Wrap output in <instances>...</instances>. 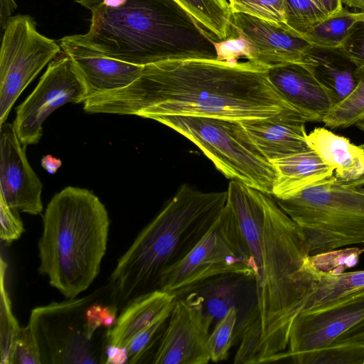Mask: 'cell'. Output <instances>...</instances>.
Listing matches in <instances>:
<instances>
[{"label": "cell", "instance_id": "24", "mask_svg": "<svg viewBox=\"0 0 364 364\" xmlns=\"http://www.w3.org/2000/svg\"><path fill=\"white\" fill-rule=\"evenodd\" d=\"M218 41L231 36L232 12L216 0H176Z\"/></svg>", "mask_w": 364, "mask_h": 364}, {"label": "cell", "instance_id": "29", "mask_svg": "<svg viewBox=\"0 0 364 364\" xmlns=\"http://www.w3.org/2000/svg\"><path fill=\"white\" fill-rule=\"evenodd\" d=\"M363 252V247L338 248L311 255L309 260L316 270L336 275L355 267Z\"/></svg>", "mask_w": 364, "mask_h": 364}, {"label": "cell", "instance_id": "34", "mask_svg": "<svg viewBox=\"0 0 364 364\" xmlns=\"http://www.w3.org/2000/svg\"><path fill=\"white\" fill-rule=\"evenodd\" d=\"M12 364H41L38 347L28 323L21 327Z\"/></svg>", "mask_w": 364, "mask_h": 364}, {"label": "cell", "instance_id": "6", "mask_svg": "<svg viewBox=\"0 0 364 364\" xmlns=\"http://www.w3.org/2000/svg\"><path fill=\"white\" fill-rule=\"evenodd\" d=\"M274 200L301 229L310 255L364 242V191L343 184L335 175Z\"/></svg>", "mask_w": 364, "mask_h": 364}, {"label": "cell", "instance_id": "44", "mask_svg": "<svg viewBox=\"0 0 364 364\" xmlns=\"http://www.w3.org/2000/svg\"><path fill=\"white\" fill-rule=\"evenodd\" d=\"M223 8L230 11L228 0H216Z\"/></svg>", "mask_w": 364, "mask_h": 364}, {"label": "cell", "instance_id": "9", "mask_svg": "<svg viewBox=\"0 0 364 364\" xmlns=\"http://www.w3.org/2000/svg\"><path fill=\"white\" fill-rule=\"evenodd\" d=\"M226 274L254 277L228 200L206 235L183 259L163 273L158 289L177 295L210 279Z\"/></svg>", "mask_w": 364, "mask_h": 364}, {"label": "cell", "instance_id": "19", "mask_svg": "<svg viewBox=\"0 0 364 364\" xmlns=\"http://www.w3.org/2000/svg\"><path fill=\"white\" fill-rule=\"evenodd\" d=\"M271 163L276 173L272 196L277 199L290 198L334 175L333 168L311 149L293 154Z\"/></svg>", "mask_w": 364, "mask_h": 364}, {"label": "cell", "instance_id": "10", "mask_svg": "<svg viewBox=\"0 0 364 364\" xmlns=\"http://www.w3.org/2000/svg\"><path fill=\"white\" fill-rule=\"evenodd\" d=\"M60 50L54 40L37 31L29 15L7 20L0 50V125L21 92Z\"/></svg>", "mask_w": 364, "mask_h": 364}, {"label": "cell", "instance_id": "1", "mask_svg": "<svg viewBox=\"0 0 364 364\" xmlns=\"http://www.w3.org/2000/svg\"><path fill=\"white\" fill-rule=\"evenodd\" d=\"M83 109L152 119L193 116L243 121L284 112L301 115L272 85L268 68L248 60L208 59L145 65L132 83L87 98Z\"/></svg>", "mask_w": 364, "mask_h": 364}, {"label": "cell", "instance_id": "2", "mask_svg": "<svg viewBox=\"0 0 364 364\" xmlns=\"http://www.w3.org/2000/svg\"><path fill=\"white\" fill-rule=\"evenodd\" d=\"M240 245L254 272L259 329L256 363L280 360L294 319L309 306L319 272L306 238L274 198L236 181L228 187Z\"/></svg>", "mask_w": 364, "mask_h": 364}, {"label": "cell", "instance_id": "41", "mask_svg": "<svg viewBox=\"0 0 364 364\" xmlns=\"http://www.w3.org/2000/svg\"><path fill=\"white\" fill-rule=\"evenodd\" d=\"M61 165V161L51 155L44 156L41 159L42 167L51 174L55 173Z\"/></svg>", "mask_w": 364, "mask_h": 364}, {"label": "cell", "instance_id": "15", "mask_svg": "<svg viewBox=\"0 0 364 364\" xmlns=\"http://www.w3.org/2000/svg\"><path fill=\"white\" fill-rule=\"evenodd\" d=\"M14 124L0 129V197L18 212L40 215L43 212L42 184L26 155Z\"/></svg>", "mask_w": 364, "mask_h": 364}, {"label": "cell", "instance_id": "37", "mask_svg": "<svg viewBox=\"0 0 364 364\" xmlns=\"http://www.w3.org/2000/svg\"><path fill=\"white\" fill-rule=\"evenodd\" d=\"M129 361L128 352L126 348H120L106 345L105 363L123 364Z\"/></svg>", "mask_w": 364, "mask_h": 364}, {"label": "cell", "instance_id": "42", "mask_svg": "<svg viewBox=\"0 0 364 364\" xmlns=\"http://www.w3.org/2000/svg\"><path fill=\"white\" fill-rule=\"evenodd\" d=\"M343 4L352 8L359 9L360 12H364V0H341Z\"/></svg>", "mask_w": 364, "mask_h": 364}, {"label": "cell", "instance_id": "7", "mask_svg": "<svg viewBox=\"0 0 364 364\" xmlns=\"http://www.w3.org/2000/svg\"><path fill=\"white\" fill-rule=\"evenodd\" d=\"M154 120L194 143L228 178L272 196L276 178L273 165L240 121L193 116H161Z\"/></svg>", "mask_w": 364, "mask_h": 364}, {"label": "cell", "instance_id": "25", "mask_svg": "<svg viewBox=\"0 0 364 364\" xmlns=\"http://www.w3.org/2000/svg\"><path fill=\"white\" fill-rule=\"evenodd\" d=\"M363 289L364 270L344 272L336 275L319 272L317 290L305 311L318 308Z\"/></svg>", "mask_w": 364, "mask_h": 364}, {"label": "cell", "instance_id": "32", "mask_svg": "<svg viewBox=\"0 0 364 364\" xmlns=\"http://www.w3.org/2000/svg\"><path fill=\"white\" fill-rule=\"evenodd\" d=\"M338 356L353 364L364 363V320L326 346Z\"/></svg>", "mask_w": 364, "mask_h": 364}, {"label": "cell", "instance_id": "48", "mask_svg": "<svg viewBox=\"0 0 364 364\" xmlns=\"http://www.w3.org/2000/svg\"><path fill=\"white\" fill-rule=\"evenodd\" d=\"M363 245H364V242H363Z\"/></svg>", "mask_w": 364, "mask_h": 364}, {"label": "cell", "instance_id": "38", "mask_svg": "<svg viewBox=\"0 0 364 364\" xmlns=\"http://www.w3.org/2000/svg\"><path fill=\"white\" fill-rule=\"evenodd\" d=\"M76 3L90 10L91 12L100 7L105 6L108 8L115 9L123 6L127 0H74Z\"/></svg>", "mask_w": 364, "mask_h": 364}, {"label": "cell", "instance_id": "4", "mask_svg": "<svg viewBox=\"0 0 364 364\" xmlns=\"http://www.w3.org/2000/svg\"><path fill=\"white\" fill-rule=\"evenodd\" d=\"M228 200V191L203 192L182 185L139 232L109 277L112 301L122 310L134 299L159 289L167 269L206 235Z\"/></svg>", "mask_w": 364, "mask_h": 364}, {"label": "cell", "instance_id": "45", "mask_svg": "<svg viewBox=\"0 0 364 364\" xmlns=\"http://www.w3.org/2000/svg\"><path fill=\"white\" fill-rule=\"evenodd\" d=\"M355 126L360 129L361 131L364 132V118L362 119L359 122H358Z\"/></svg>", "mask_w": 364, "mask_h": 364}, {"label": "cell", "instance_id": "22", "mask_svg": "<svg viewBox=\"0 0 364 364\" xmlns=\"http://www.w3.org/2000/svg\"><path fill=\"white\" fill-rule=\"evenodd\" d=\"M306 139L309 148L333 168L340 181H350L363 173L364 149L360 145L323 127L315 128Z\"/></svg>", "mask_w": 364, "mask_h": 364}, {"label": "cell", "instance_id": "13", "mask_svg": "<svg viewBox=\"0 0 364 364\" xmlns=\"http://www.w3.org/2000/svg\"><path fill=\"white\" fill-rule=\"evenodd\" d=\"M231 18V36H237L244 41L245 58L264 68L287 63L301 64L304 55L312 47L285 23L242 13H232Z\"/></svg>", "mask_w": 364, "mask_h": 364}, {"label": "cell", "instance_id": "35", "mask_svg": "<svg viewBox=\"0 0 364 364\" xmlns=\"http://www.w3.org/2000/svg\"><path fill=\"white\" fill-rule=\"evenodd\" d=\"M0 238L6 245L18 240L24 227L18 211L9 207L0 197Z\"/></svg>", "mask_w": 364, "mask_h": 364}, {"label": "cell", "instance_id": "33", "mask_svg": "<svg viewBox=\"0 0 364 364\" xmlns=\"http://www.w3.org/2000/svg\"><path fill=\"white\" fill-rule=\"evenodd\" d=\"M232 13L284 23V0H228Z\"/></svg>", "mask_w": 364, "mask_h": 364}, {"label": "cell", "instance_id": "46", "mask_svg": "<svg viewBox=\"0 0 364 364\" xmlns=\"http://www.w3.org/2000/svg\"><path fill=\"white\" fill-rule=\"evenodd\" d=\"M358 21H364V12H357Z\"/></svg>", "mask_w": 364, "mask_h": 364}, {"label": "cell", "instance_id": "16", "mask_svg": "<svg viewBox=\"0 0 364 364\" xmlns=\"http://www.w3.org/2000/svg\"><path fill=\"white\" fill-rule=\"evenodd\" d=\"M59 45L82 77L87 98L128 86L139 77L144 67L106 57L72 36L61 38Z\"/></svg>", "mask_w": 364, "mask_h": 364}, {"label": "cell", "instance_id": "43", "mask_svg": "<svg viewBox=\"0 0 364 364\" xmlns=\"http://www.w3.org/2000/svg\"><path fill=\"white\" fill-rule=\"evenodd\" d=\"M360 146L361 148H363L364 149V144H361ZM340 181L343 184L348 186L358 187V186H359L360 185L364 184V172H363V173L360 177H358V178H356L355 180H353V181H348V182H344V181Z\"/></svg>", "mask_w": 364, "mask_h": 364}, {"label": "cell", "instance_id": "31", "mask_svg": "<svg viewBox=\"0 0 364 364\" xmlns=\"http://www.w3.org/2000/svg\"><path fill=\"white\" fill-rule=\"evenodd\" d=\"M173 306L166 309L159 316L144 330L136 334L127 347L128 363L142 362L143 358L160 339L166 326Z\"/></svg>", "mask_w": 364, "mask_h": 364}, {"label": "cell", "instance_id": "3", "mask_svg": "<svg viewBox=\"0 0 364 364\" xmlns=\"http://www.w3.org/2000/svg\"><path fill=\"white\" fill-rule=\"evenodd\" d=\"M91 13L88 31L71 36L106 57L140 66L217 59L218 41L176 0H127Z\"/></svg>", "mask_w": 364, "mask_h": 364}, {"label": "cell", "instance_id": "28", "mask_svg": "<svg viewBox=\"0 0 364 364\" xmlns=\"http://www.w3.org/2000/svg\"><path fill=\"white\" fill-rule=\"evenodd\" d=\"M284 23L303 34L328 17L311 0H284Z\"/></svg>", "mask_w": 364, "mask_h": 364}, {"label": "cell", "instance_id": "20", "mask_svg": "<svg viewBox=\"0 0 364 364\" xmlns=\"http://www.w3.org/2000/svg\"><path fill=\"white\" fill-rule=\"evenodd\" d=\"M301 64L327 91L334 105L345 99L356 85L357 66L341 48L312 46Z\"/></svg>", "mask_w": 364, "mask_h": 364}, {"label": "cell", "instance_id": "26", "mask_svg": "<svg viewBox=\"0 0 364 364\" xmlns=\"http://www.w3.org/2000/svg\"><path fill=\"white\" fill-rule=\"evenodd\" d=\"M357 83L342 101L334 105L322 122L331 129H345L355 125L364 118V66L357 67Z\"/></svg>", "mask_w": 364, "mask_h": 364}, {"label": "cell", "instance_id": "47", "mask_svg": "<svg viewBox=\"0 0 364 364\" xmlns=\"http://www.w3.org/2000/svg\"><path fill=\"white\" fill-rule=\"evenodd\" d=\"M356 188H358L359 190H360L362 191H364V184L360 185V186H358Z\"/></svg>", "mask_w": 364, "mask_h": 364}, {"label": "cell", "instance_id": "17", "mask_svg": "<svg viewBox=\"0 0 364 364\" xmlns=\"http://www.w3.org/2000/svg\"><path fill=\"white\" fill-rule=\"evenodd\" d=\"M268 77L277 91L306 122H322L334 105L327 91L301 64L287 63L269 68Z\"/></svg>", "mask_w": 364, "mask_h": 364}, {"label": "cell", "instance_id": "30", "mask_svg": "<svg viewBox=\"0 0 364 364\" xmlns=\"http://www.w3.org/2000/svg\"><path fill=\"white\" fill-rule=\"evenodd\" d=\"M236 321V308L231 306L210 333L207 348L212 361L220 362L228 358L233 340Z\"/></svg>", "mask_w": 364, "mask_h": 364}, {"label": "cell", "instance_id": "11", "mask_svg": "<svg viewBox=\"0 0 364 364\" xmlns=\"http://www.w3.org/2000/svg\"><path fill=\"white\" fill-rule=\"evenodd\" d=\"M87 99L85 83L71 58L63 53L50 63L38 85L16 109L14 126L22 144H36L42 124L57 108Z\"/></svg>", "mask_w": 364, "mask_h": 364}, {"label": "cell", "instance_id": "39", "mask_svg": "<svg viewBox=\"0 0 364 364\" xmlns=\"http://www.w3.org/2000/svg\"><path fill=\"white\" fill-rule=\"evenodd\" d=\"M327 16H331L343 8L341 0H311Z\"/></svg>", "mask_w": 364, "mask_h": 364}, {"label": "cell", "instance_id": "21", "mask_svg": "<svg viewBox=\"0 0 364 364\" xmlns=\"http://www.w3.org/2000/svg\"><path fill=\"white\" fill-rule=\"evenodd\" d=\"M176 295L161 289L144 294L129 302L106 332V345L126 348L133 338L173 305Z\"/></svg>", "mask_w": 364, "mask_h": 364}, {"label": "cell", "instance_id": "27", "mask_svg": "<svg viewBox=\"0 0 364 364\" xmlns=\"http://www.w3.org/2000/svg\"><path fill=\"white\" fill-rule=\"evenodd\" d=\"M7 264L1 258V364H12L16 342L21 329L11 308V302L5 284Z\"/></svg>", "mask_w": 364, "mask_h": 364}, {"label": "cell", "instance_id": "12", "mask_svg": "<svg viewBox=\"0 0 364 364\" xmlns=\"http://www.w3.org/2000/svg\"><path fill=\"white\" fill-rule=\"evenodd\" d=\"M364 320V289L318 308L301 312L294 321L289 349L281 360L306 364L315 352L331 344Z\"/></svg>", "mask_w": 364, "mask_h": 364}, {"label": "cell", "instance_id": "18", "mask_svg": "<svg viewBox=\"0 0 364 364\" xmlns=\"http://www.w3.org/2000/svg\"><path fill=\"white\" fill-rule=\"evenodd\" d=\"M240 122L260 152L270 162L311 149L306 139V121L298 113L284 112Z\"/></svg>", "mask_w": 364, "mask_h": 364}, {"label": "cell", "instance_id": "40", "mask_svg": "<svg viewBox=\"0 0 364 364\" xmlns=\"http://www.w3.org/2000/svg\"><path fill=\"white\" fill-rule=\"evenodd\" d=\"M17 8L14 0H0V24L1 31H4L7 20Z\"/></svg>", "mask_w": 364, "mask_h": 364}, {"label": "cell", "instance_id": "5", "mask_svg": "<svg viewBox=\"0 0 364 364\" xmlns=\"http://www.w3.org/2000/svg\"><path fill=\"white\" fill-rule=\"evenodd\" d=\"M109 224L105 206L87 189L67 186L48 203L38 242V272L65 299L77 297L98 276Z\"/></svg>", "mask_w": 364, "mask_h": 364}, {"label": "cell", "instance_id": "36", "mask_svg": "<svg viewBox=\"0 0 364 364\" xmlns=\"http://www.w3.org/2000/svg\"><path fill=\"white\" fill-rule=\"evenodd\" d=\"M357 66H364V21H358L340 48Z\"/></svg>", "mask_w": 364, "mask_h": 364}, {"label": "cell", "instance_id": "8", "mask_svg": "<svg viewBox=\"0 0 364 364\" xmlns=\"http://www.w3.org/2000/svg\"><path fill=\"white\" fill-rule=\"evenodd\" d=\"M103 289L101 287L85 296L53 301L31 311L28 324L41 364L105 363L106 333L92 335L85 319L87 308Z\"/></svg>", "mask_w": 364, "mask_h": 364}, {"label": "cell", "instance_id": "14", "mask_svg": "<svg viewBox=\"0 0 364 364\" xmlns=\"http://www.w3.org/2000/svg\"><path fill=\"white\" fill-rule=\"evenodd\" d=\"M211 316L200 304L176 299L153 356L154 364H207Z\"/></svg>", "mask_w": 364, "mask_h": 364}, {"label": "cell", "instance_id": "23", "mask_svg": "<svg viewBox=\"0 0 364 364\" xmlns=\"http://www.w3.org/2000/svg\"><path fill=\"white\" fill-rule=\"evenodd\" d=\"M358 21L357 13L343 8L301 34L312 46L340 48Z\"/></svg>", "mask_w": 364, "mask_h": 364}]
</instances>
